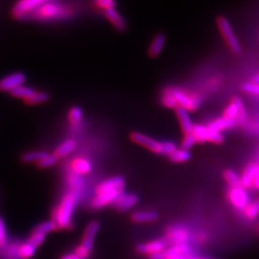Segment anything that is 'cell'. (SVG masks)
Returning a JSON list of instances; mask_svg holds the SVG:
<instances>
[{
    "label": "cell",
    "instance_id": "4316f807",
    "mask_svg": "<svg viewBox=\"0 0 259 259\" xmlns=\"http://www.w3.org/2000/svg\"><path fill=\"white\" fill-rule=\"evenodd\" d=\"M48 155L47 152L45 151H32V152H28L23 157L22 159L25 162H39L41 159H44L45 157Z\"/></svg>",
    "mask_w": 259,
    "mask_h": 259
},
{
    "label": "cell",
    "instance_id": "2e32d148",
    "mask_svg": "<svg viewBox=\"0 0 259 259\" xmlns=\"http://www.w3.org/2000/svg\"><path fill=\"white\" fill-rule=\"evenodd\" d=\"M67 182L69 186V193L79 199L84 188V180L83 177L73 172L70 177H68Z\"/></svg>",
    "mask_w": 259,
    "mask_h": 259
},
{
    "label": "cell",
    "instance_id": "f1b7e54d",
    "mask_svg": "<svg viewBox=\"0 0 259 259\" xmlns=\"http://www.w3.org/2000/svg\"><path fill=\"white\" fill-rule=\"evenodd\" d=\"M224 177H225L226 181L228 182V184L231 186V188L241 186L240 177L238 176L234 171L227 170L224 174Z\"/></svg>",
    "mask_w": 259,
    "mask_h": 259
},
{
    "label": "cell",
    "instance_id": "f35d334b",
    "mask_svg": "<svg viewBox=\"0 0 259 259\" xmlns=\"http://www.w3.org/2000/svg\"><path fill=\"white\" fill-rule=\"evenodd\" d=\"M57 159L58 157L56 155H47V157H45L44 159H41L39 162H38V165L42 168H47V167L52 166L54 165L56 162H57Z\"/></svg>",
    "mask_w": 259,
    "mask_h": 259
},
{
    "label": "cell",
    "instance_id": "cb8c5ba5",
    "mask_svg": "<svg viewBox=\"0 0 259 259\" xmlns=\"http://www.w3.org/2000/svg\"><path fill=\"white\" fill-rule=\"evenodd\" d=\"M106 17L111 20V23L119 30L125 29V21L121 18L119 13L115 9H110L105 11Z\"/></svg>",
    "mask_w": 259,
    "mask_h": 259
},
{
    "label": "cell",
    "instance_id": "d4e9b609",
    "mask_svg": "<svg viewBox=\"0 0 259 259\" xmlns=\"http://www.w3.org/2000/svg\"><path fill=\"white\" fill-rule=\"evenodd\" d=\"M35 93H36L35 90L23 84V85H20L19 88H17L16 90H14L11 93L16 97L25 99L27 101L28 99H30L35 94Z\"/></svg>",
    "mask_w": 259,
    "mask_h": 259
},
{
    "label": "cell",
    "instance_id": "b9f144b4",
    "mask_svg": "<svg viewBox=\"0 0 259 259\" xmlns=\"http://www.w3.org/2000/svg\"><path fill=\"white\" fill-rule=\"evenodd\" d=\"M7 241V232L6 227L3 220L0 218V246H4Z\"/></svg>",
    "mask_w": 259,
    "mask_h": 259
},
{
    "label": "cell",
    "instance_id": "bcb514c9",
    "mask_svg": "<svg viewBox=\"0 0 259 259\" xmlns=\"http://www.w3.org/2000/svg\"><path fill=\"white\" fill-rule=\"evenodd\" d=\"M167 259H187L185 256H183V255H177V256H172V257H169V258Z\"/></svg>",
    "mask_w": 259,
    "mask_h": 259
},
{
    "label": "cell",
    "instance_id": "ba28073f",
    "mask_svg": "<svg viewBox=\"0 0 259 259\" xmlns=\"http://www.w3.org/2000/svg\"><path fill=\"white\" fill-rule=\"evenodd\" d=\"M26 81V77L23 73L16 72L5 76L0 80V90L3 92H13L20 85H23Z\"/></svg>",
    "mask_w": 259,
    "mask_h": 259
},
{
    "label": "cell",
    "instance_id": "9a60e30c",
    "mask_svg": "<svg viewBox=\"0 0 259 259\" xmlns=\"http://www.w3.org/2000/svg\"><path fill=\"white\" fill-rule=\"evenodd\" d=\"M166 244V242L163 240L150 241L148 243H144V244L139 245L138 250L141 253L153 255V254H156V253H158V252L165 250Z\"/></svg>",
    "mask_w": 259,
    "mask_h": 259
},
{
    "label": "cell",
    "instance_id": "f546056e",
    "mask_svg": "<svg viewBox=\"0 0 259 259\" xmlns=\"http://www.w3.org/2000/svg\"><path fill=\"white\" fill-rule=\"evenodd\" d=\"M244 213L250 219L256 218L259 215V198L255 202L248 204V206L244 209Z\"/></svg>",
    "mask_w": 259,
    "mask_h": 259
},
{
    "label": "cell",
    "instance_id": "60d3db41",
    "mask_svg": "<svg viewBox=\"0 0 259 259\" xmlns=\"http://www.w3.org/2000/svg\"><path fill=\"white\" fill-rule=\"evenodd\" d=\"M96 4L98 5V7H100L101 9L105 11L114 9V6H115V2L112 0H99L96 2Z\"/></svg>",
    "mask_w": 259,
    "mask_h": 259
},
{
    "label": "cell",
    "instance_id": "74e56055",
    "mask_svg": "<svg viewBox=\"0 0 259 259\" xmlns=\"http://www.w3.org/2000/svg\"><path fill=\"white\" fill-rule=\"evenodd\" d=\"M48 100V95L46 93H35V94L30 98L28 99L27 103L29 104H39V103L46 102Z\"/></svg>",
    "mask_w": 259,
    "mask_h": 259
},
{
    "label": "cell",
    "instance_id": "83f0119b",
    "mask_svg": "<svg viewBox=\"0 0 259 259\" xmlns=\"http://www.w3.org/2000/svg\"><path fill=\"white\" fill-rule=\"evenodd\" d=\"M36 250H37V248H35L29 242H26L19 247L18 254L20 258L28 259L32 257L35 254Z\"/></svg>",
    "mask_w": 259,
    "mask_h": 259
},
{
    "label": "cell",
    "instance_id": "7dc6e473",
    "mask_svg": "<svg viewBox=\"0 0 259 259\" xmlns=\"http://www.w3.org/2000/svg\"><path fill=\"white\" fill-rule=\"evenodd\" d=\"M252 82L259 83V74L256 75V76L253 78V81H252Z\"/></svg>",
    "mask_w": 259,
    "mask_h": 259
},
{
    "label": "cell",
    "instance_id": "c3c4849f",
    "mask_svg": "<svg viewBox=\"0 0 259 259\" xmlns=\"http://www.w3.org/2000/svg\"><path fill=\"white\" fill-rule=\"evenodd\" d=\"M257 175H259V166H258V170H257Z\"/></svg>",
    "mask_w": 259,
    "mask_h": 259
},
{
    "label": "cell",
    "instance_id": "ee69618b",
    "mask_svg": "<svg viewBox=\"0 0 259 259\" xmlns=\"http://www.w3.org/2000/svg\"><path fill=\"white\" fill-rule=\"evenodd\" d=\"M61 259H81L77 254L73 253H68V254H65Z\"/></svg>",
    "mask_w": 259,
    "mask_h": 259
},
{
    "label": "cell",
    "instance_id": "d6a6232c",
    "mask_svg": "<svg viewBox=\"0 0 259 259\" xmlns=\"http://www.w3.org/2000/svg\"><path fill=\"white\" fill-rule=\"evenodd\" d=\"M83 118V111L79 107H73L69 111V120L73 124H79Z\"/></svg>",
    "mask_w": 259,
    "mask_h": 259
},
{
    "label": "cell",
    "instance_id": "7bdbcfd3",
    "mask_svg": "<svg viewBox=\"0 0 259 259\" xmlns=\"http://www.w3.org/2000/svg\"><path fill=\"white\" fill-rule=\"evenodd\" d=\"M75 254H77L79 257L81 259H87L89 257L91 251L87 250L85 248H83L82 245H80L79 247L76 248V250L74 251Z\"/></svg>",
    "mask_w": 259,
    "mask_h": 259
},
{
    "label": "cell",
    "instance_id": "7a4b0ae2",
    "mask_svg": "<svg viewBox=\"0 0 259 259\" xmlns=\"http://www.w3.org/2000/svg\"><path fill=\"white\" fill-rule=\"evenodd\" d=\"M131 139L145 148L151 150L152 152H155L158 155H168L170 156L173 152L177 150L176 144L172 141H163L159 142L157 140H155L148 136L141 134L139 132H134L131 134Z\"/></svg>",
    "mask_w": 259,
    "mask_h": 259
},
{
    "label": "cell",
    "instance_id": "681fc988",
    "mask_svg": "<svg viewBox=\"0 0 259 259\" xmlns=\"http://www.w3.org/2000/svg\"><path fill=\"white\" fill-rule=\"evenodd\" d=\"M189 259H204V258H189Z\"/></svg>",
    "mask_w": 259,
    "mask_h": 259
},
{
    "label": "cell",
    "instance_id": "5bb4252c",
    "mask_svg": "<svg viewBox=\"0 0 259 259\" xmlns=\"http://www.w3.org/2000/svg\"><path fill=\"white\" fill-rule=\"evenodd\" d=\"M99 228H100V224L97 221H93L88 225V227L85 229L81 245L89 251H92L93 250V240H94L97 232L99 231Z\"/></svg>",
    "mask_w": 259,
    "mask_h": 259
},
{
    "label": "cell",
    "instance_id": "3957f363",
    "mask_svg": "<svg viewBox=\"0 0 259 259\" xmlns=\"http://www.w3.org/2000/svg\"><path fill=\"white\" fill-rule=\"evenodd\" d=\"M217 22H218V26L220 29V32H221L224 38H225V40L227 41L228 46L230 47V48L232 49L234 53H236V54L240 53V44H239L236 36L234 35L233 30H232L231 23L229 22V20L226 18H224V17H220L217 20Z\"/></svg>",
    "mask_w": 259,
    "mask_h": 259
},
{
    "label": "cell",
    "instance_id": "ac0fdd59",
    "mask_svg": "<svg viewBox=\"0 0 259 259\" xmlns=\"http://www.w3.org/2000/svg\"><path fill=\"white\" fill-rule=\"evenodd\" d=\"M257 170H258V165L251 163L249 166L245 169L243 172V175L241 177V186L243 188L250 187L253 185V181L255 177L257 175Z\"/></svg>",
    "mask_w": 259,
    "mask_h": 259
},
{
    "label": "cell",
    "instance_id": "1f68e13d",
    "mask_svg": "<svg viewBox=\"0 0 259 259\" xmlns=\"http://www.w3.org/2000/svg\"><path fill=\"white\" fill-rule=\"evenodd\" d=\"M46 237H47L46 234L34 231L33 233L31 234V237L28 239L27 242H29L31 245H33L35 248H37L38 246H40L45 242Z\"/></svg>",
    "mask_w": 259,
    "mask_h": 259
},
{
    "label": "cell",
    "instance_id": "4dcf8cb0",
    "mask_svg": "<svg viewBox=\"0 0 259 259\" xmlns=\"http://www.w3.org/2000/svg\"><path fill=\"white\" fill-rule=\"evenodd\" d=\"M232 102L234 103L238 108V116L236 118V122H240V123L244 122L246 120V117H247V112H246V110L244 108V104L242 102V100L239 97L235 96V97L232 98Z\"/></svg>",
    "mask_w": 259,
    "mask_h": 259
},
{
    "label": "cell",
    "instance_id": "e0dca14e",
    "mask_svg": "<svg viewBox=\"0 0 259 259\" xmlns=\"http://www.w3.org/2000/svg\"><path fill=\"white\" fill-rule=\"evenodd\" d=\"M176 113L179 121L181 123V127L183 129V132L186 134H190L192 133V129H193V123L190 118V115L188 113V111L183 108V107H177Z\"/></svg>",
    "mask_w": 259,
    "mask_h": 259
},
{
    "label": "cell",
    "instance_id": "7c38bea8",
    "mask_svg": "<svg viewBox=\"0 0 259 259\" xmlns=\"http://www.w3.org/2000/svg\"><path fill=\"white\" fill-rule=\"evenodd\" d=\"M123 191H110V192H104L100 194H96L95 198L92 202V206L94 209H99L104 207L107 204H113L117 198V196Z\"/></svg>",
    "mask_w": 259,
    "mask_h": 259
},
{
    "label": "cell",
    "instance_id": "d590c367",
    "mask_svg": "<svg viewBox=\"0 0 259 259\" xmlns=\"http://www.w3.org/2000/svg\"><path fill=\"white\" fill-rule=\"evenodd\" d=\"M161 100H162V104H163L166 108L176 109L177 107H178L176 100L174 99V97H173L170 93H168L167 91L164 93V94H163Z\"/></svg>",
    "mask_w": 259,
    "mask_h": 259
},
{
    "label": "cell",
    "instance_id": "8d00e7d4",
    "mask_svg": "<svg viewBox=\"0 0 259 259\" xmlns=\"http://www.w3.org/2000/svg\"><path fill=\"white\" fill-rule=\"evenodd\" d=\"M196 142H197V139L195 138V136L192 133L186 134L185 136V139L182 142V147L185 150H189L194 145Z\"/></svg>",
    "mask_w": 259,
    "mask_h": 259
},
{
    "label": "cell",
    "instance_id": "e575fe53",
    "mask_svg": "<svg viewBox=\"0 0 259 259\" xmlns=\"http://www.w3.org/2000/svg\"><path fill=\"white\" fill-rule=\"evenodd\" d=\"M237 116H238V108L234 103L232 102L227 107V109L225 111V116L224 117L236 120Z\"/></svg>",
    "mask_w": 259,
    "mask_h": 259
},
{
    "label": "cell",
    "instance_id": "ffe728a7",
    "mask_svg": "<svg viewBox=\"0 0 259 259\" xmlns=\"http://www.w3.org/2000/svg\"><path fill=\"white\" fill-rule=\"evenodd\" d=\"M236 120L233 119H229L226 117H221L218 118L216 120L212 121L211 123H209V125L207 126L208 129L211 130L213 132H217L220 133L221 131L224 130L230 129L236 125Z\"/></svg>",
    "mask_w": 259,
    "mask_h": 259
},
{
    "label": "cell",
    "instance_id": "44dd1931",
    "mask_svg": "<svg viewBox=\"0 0 259 259\" xmlns=\"http://www.w3.org/2000/svg\"><path fill=\"white\" fill-rule=\"evenodd\" d=\"M165 45V36L163 34H158L154 37L150 48H149V54L151 57H157L160 54L163 47Z\"/></svg>",
    "mask_w": 259,
    "mask_h": 259
},
{
    "label": "cell",
    "instance_id": "30bf717a",
    "mask_svg": "<svg viewBox=\"0 0 259 259\" xmlns=\"http://www.w3.org/2000/svg\"><path fill=\"white\" fill-rule=\"evenodd\" d=\"M125 187V181L120 176L113 177L109 180L104 181L96 188V194H100L104 192L110 191H123Z\"/></svg>",
    "mask_w": 259,
    "mask_h": 259
},
{
    "label": "cell",
    "instance_id": "4fadbf2b",
    "mask_svg": "<svg viewBox=\"0 0 259 259\" xmlns=\"http://www.w3.org/2000/svg\"><path fill=\"white\" fill-rule=\"evenodd\" d=\"M138 202H139V198L137 195L127 194L123 191L117 196L113 204H115L120 211H126L131 209L132 207H134L136 204H138Z\"/></svg>",
    "mask_w": 259,
    "mask_h": 259
},
{
    "label": "cell",
    "instance_id": "5b68a950",
    "mask_svg": "<svg viewBox=\"0 0 259 259\" xmlns=\"http://www.w3.org/2000/svg\"><path fill=\"white\" fill-rule=\"evenodd\" d=\"M36 12L39 18L45 19H61L67 15L65 7L56 2H45Z\"/></svg>",
    "mask_w": 259,
    "mask_h": 259
},
{
    "label": "cell",
    "instance_id": "484cf974",
    "mask_svg": "<svg viewBox=\"0 0 259 259\" xmlns=\"http://www.w3.org/2000/svg\"><path fill=\"white\" fill-rule=\"evenodd\" d=\"M170 158L172 161L174 162H185L190 159L191 155L190 152L188 150H185V149H177L175 152H173L170 156Z\"/></svg>",
    "mask_w": 259,
    "mask_h": 259
},
{
    "label": "cell",
    "instance_id": "ab89813d",
    "mask_svg": "<svg viewBox=\"0 0 259 259\" xmlns=\"http://www.w3.org/2000/svg\"><path fill=\"white\" fill-rule=\"evenodd\" d=\"M243 90L246 93L254 94V95H259V83H254V82L244 83L243 84Z\"/></svg>",
    "mask_w": 259,
    "mask_h": 259
},
{
    "label": "cell",
    "instance_id": "d6986e66",
    "mask_svg": "<svg viewBox=\"0 0 259 259\" xmlns=\"http://www.w3.org/2000/svg\"><path fill=\"white\" fill-rule=\"evenodd\" d=\"M72 170L76 174L79 175H83V174H88L91 172L92 170V163L89 159L84 158V157H78L75 158L72 161Z\"/></svg>",
    "mask_w": 259,
    "mask_h": 259
},
{
    "label": "cell",
    "instance_id": "52a82bcc",
    "mask_svg": "<svg viewBox=\"0 0 259 259\" xmlns=\"http://www.w3.org/2000/svg\"><path fill=\"white\" fill-rule=\"evenodd\" d=\"M229 200L237 209L244 210L248 204H250V198L249 195L247 193V191L242 187H232L229 190L228 193Z\"/></svg>",
    "mask_w": 259,
    "mask_h": 259
},
{
    "label": "cell",
    "instance_id": "7402d4cb",
    "mask_svg": "<svg viewBox=\"0 0 259 259\" xmlns=\"http://www.w3.org/2000/svg\"><path fill=\"white\" fill-rule=\"evenodd\" d=\"M158 217L157 212L155 211H136L133 213L132 215V219L134 222L142 223V222H153L156 221Z\"/></svg>",
    "mask_w": 259,
    "mask_h": 259
},
{
    "label": "cell",
    "instance_id": "f6af8a7d",
    "mask_svg": "<svg viewBox=\"0 0 259 259\" xmlns=\"http://www.w3.org/2000/svg\"><path fill=\"white\" fill-rule=\"evenodd\" d=\"M253 186L256 188V189H259V175H256L255 177V179H254V181H253Z\"/></svg>",
    "mask_w": 259,
    "mask_h": 259
},
{
    "label": "cell",
    "instance_id": "836d02e7",
    "mask_svg": "<svg viewBox=\"0 0 259 259\" xmlns=\"http://www.w3.org/2000/svg\"><path fill=\"white\" fill-rule=\"evenodd\" d=\"M56 229H57V226H56L55 223L53 222V221H49V222L39 224L34 231L40 232V233H44V234L47 235V233L54 231Z\"/></svg>",
    "mask_w": 259,
    "mask_h": 259
},
{
    "label": "cell",
    "instance_id": "8fae6325",
    "mask_svg": "<svg viewBox=\"0 0 259 259\" xmlns=\"http://www.w3.org/2000/svg\"><path fill=\"white\" fill-rule=\"evenodd\" d=\"M46 1L44 0H24L16 4L14 13L17 17H22L31 12H36Z\"/></svg>",
    "mask_w": 259,
    "mask_h": 259
},
{
    "label": "cell",
    "instance_id": "9c48e42d",
    "mask_svg": "<svg viewBox=\"0 0 259 259\" xmlns=\"http://www.w3.org/2000/svg\"><path fill=\"white\" fill-rule=\"evenodd\" d=\"M189 238V232L184 228V227H179V226H174L168 229L166 232V239L169 243L176 245H181V244H185L186 241Z\"/></svg>",
    "mask_w": 259,
    "mask_h": 259
},
{
    "label": "cell",
    "instance_id": "603a6c76",
    "mask_svg": "<svg viewBox=\"0 0 259 259\" xmlns=\"http://www.w3.org/2000/svg\"><path fill=\"white\" fill-rule=\"evenodd\" d=\"M76 147V142L73 139H66L63 143H61L56 150L57 157H65L70 154Z\"/></svg>",
    "mask_w": 259,
    "mask_h": 259
},
{
    "label": "cell",
    "instance_id": "6da1fadb",
    "mask_svg": "<svg viewBox=\"0 0 259 259\" xmlns=\"http://www.w3.org/2000/svg\"><path fill=\"white\" fill-rule=\"evenodd\" d=\"M78 199L70 193H67L62 199L61 203L54 213V221L57 229H68L72 224L75 206Z\"/></svg>",
    "mask_w": 259,
    "mask_h": 259
},
{
    "label": "cell",
    "instance_id": "277c9868",
    "mask_svg": "<svg viewBox=\"0 0 259 259\" xmlns=\"http://www.w3.org/2000/svg\"><path fill=\"white\" fill-rule=\"evenodd\" d=\"M167 92L170 93L176 100L178 107H183L187 111H194L199 106V97L196 95H189L179 89H168Z\"/></svg>",
    "mask_w": 259,
    "mask_h": 259
},
{
    "label": "cell",
    "instance_id": "8992f818",
    "mask_svg": "<svg viewBox=\"0 0 259 259\" xmlns=\"http://www.w3.org/2000/svg\"><path fill=\"white\" fill-rule=\"evenodd\" d=\"M192 134L194 135L197 141H210L213 143H221L224 140L221 133L213 132L211 130L208 129V127L203 126V125H194L192 129Z\"/></svg>",
    "mask_w": 259,
    "mask_h": 259
}]
</instances>
